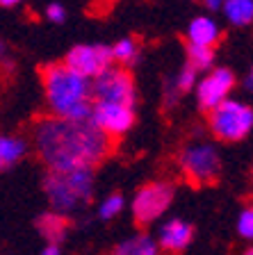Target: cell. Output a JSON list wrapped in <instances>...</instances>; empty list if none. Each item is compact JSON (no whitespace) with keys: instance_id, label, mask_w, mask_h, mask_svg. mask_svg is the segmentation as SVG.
Segmentation results:
<instances>
[{"instance_id":"1","label":"cell","mask_w":253,"mask_h":255,"mask_svg":"<svg viewBox=\"0 0 253 255\" xmlns=\"http://www.w3.org/2000/svg\"><path fill=\"white\" fill-rule=\"evenodd\" d=\"M34 146L53 173L89 169L94 171L112 153V137L89 121L43 117L34 123Z\"/></svg>"},{"instance_id":"2","label":"cell","mask_w":253,"mask_h":255,"mask_svg":"<svg viewBox=\"0 0 253 255\" xmlns=\"http://www.w3.org/2000/svg\"><path fill=\"white\" fill-rule=\"evenodd\" d=\"M43 89L50 110L57 119L69 121H89L91 114V91L89 82L66 69L64 64H46L39 66Z\"/></svg>"},{"instance_id":"3","label":"cell","mask_w":253,"mask_h":255,"mask_svg":"<svg viewBox=\"0 0 253 255\" xmlns=\"http://www.w3.org/2000/svg\"><path fill=\"white\" fill-rule=\"evenodd\" d=\"M43 189H46L55 212L64 217V212H71L75 207L89 203L91 191H94V171L80 169L69 171V173L48 171L46 180H43Z\"/></svg>"},{"instance_id":"4","label":"cell","mask_w":253,"mask_h":255,"mask_svg":"<svg viewBox=\"0 0 253 255\" xmlns=\"http://www.w3.org/2000/svg\"><path fill=\"white\" fill-rule=\"evenodd\" d=\"M253 126V112L251 107L242 105L238 101H224L212 110L210 128L212 132L224 141H240L249 134Z\"/></svg>"},{"instance_id":"5","label":"cell","mask_w":253,"mask_h":255,"mask_svg":"<svg viewBox=\"0 0 253 255\" xmlns=\"http://www.w3.org/2000/svg\"><path fill=\"white\" fill-rule=\"evenodd\" d=\"M91 103H107V105H121L132 110L135 107V82L132 75L123 69H107L94 78L89 87Z\"/></svg>"},{"instance_id":"6","label":"cell","mask_w":253,"mask_h":255,"mask_svg":"<svg viewBox=\"0 0 253 255\" xmlns=\"http://www.w3.org/2000/svg\"><path fill=\"white\" fill-rule=\"evenodd\" d=\"M174 201V187L169 182H148L135 194L132 201V214L139 228L148 226L158 217H162L164 210Z\"/></svg>"},{"instance_id":"7","label":"cell","mask_w":253,"mask_h":255,"mask_svg":"<svg viewBox=\"0 0 253 255\" xmlns=\"http://www.w3.org/2000/svg\"><path fill=\"white\" fill-rule=\"evenodd\" d=\"M180 164H183L185 175L194 185H210L222 173L219 155H217L215 146H210V143H199V146L185 148L183 155H180Z\"/></svg>"},{"instance_id":"8","label":"cell","mask_w":253,"mask_h":255,"mask_svg":"<svg viewBox=\"0 0 253 255\" xmlns=\"http://www.w3.org/2000/svg\"><path fill=\"white\" fill-rule=\"evenodd\" d=\"M112 64V48L110 46H75L69 50L64 66L78 73L80 78H98L100 73H105Z\"/></svg>"},{"instance_id":"9","label":"cell","mask_w":253,"mask_h":255,"mask_svg":"<svg viewBox=\"0 0 253 255\" xmlns=\"http://www.w3.org/2000/svg\"><path fill=\"white\" fill-rule=\"evenodd\" d=\"M89 123H94L98 130H103L107 137H114V134H123L130 130L132 123H135V114H132V110L121 105L91 103Z\"/></svg>"},{"instance_id":"10","label":"cell","mask_w":253,"mask_h":255,"mask_svg":"<svg viewBox=\"0 0 253 255\" xmlns=\"http://www.w3.org/2000/svg\"><path fill=\"white\" fill-rule=\"evenodd\" d=\"M235 87V75L228 69H215L199 85V103L203 110H215L219 103L226 101V96Z\"/></svg>"},{"instance_id":"11","label":"cell","mask_w":253,"mask_h":255,"mask_svg":"<svg viewBox=\"0 0 253 255\" xmlns=\"http://www.w3.org/2000/svg\"><path fill=\"white\" fill-rule=\"evenodd\" d=\"M194 237V228L190 223L180 221V219H174L169 221L167 226L160 233V244H162L164 251H171V253H180L183 249H187Z\"/></svg>"},{"instance_id":"12","label":"cell","mask_w":253,"mask_h":255,"mask_svg":"<svg viewBox=\"0 0 253 255\" xmlns=\"http://www.w3.org/2000/svg\"><path fill=\"white\" fill-rule=\"evenodd\" d=\"M187 34H190L192 46H201V48H212L217 41H219V37H222L217 23L212 21V18H208V16H199V18H194V21L190 23Z\"/></svg>"},{"instance_id":"13","label":"cell","mask_w":253,"mask_h":255,"mask_svg":"<svg viewBox=\"0 0 253 255\" xmlns=\"http://www.w3.org/2000/svg\"><path fill=\"white\" fill-rule=\"evenodd\" d=\"M66 228H69V221L57 212L41 214L37 219V230L41 233V237L46 239L48 244H53V246H59V242L66 235Z\"/></svg>"},{"instance_id":"14","label":"cell","mask_w":253,"mask_h":255,"mask_svg":"<svg viewBox=\"0 0 253 255\" xmlns=\"http://www.w3.org/2000/svg\"><path fill=\"white\" fill-rule=\"evenodd\" d=\"M27 146L23 139L18 137H9V134H0V173L18 162L25 155Z\"/></svg>"},{"instance_id":"15","label":"cell","mask_w":253,"mask_h":255,"mask_svg":"<svg viewBox=\"0 0 253 255\" xmlns=\"http://www.w3.org/2000/svg\"><path fill=\"white\" fill-rule=\"evenodd\" d=\"M110 255H158V244L148 235H135L116 244Z\"/></svg>"},{"instance_id":"16","label":"cell","mask_w":253,"mask_h":255,"mask_svg":"<svg viewBox=\"0 0 253 255\" xmlns=\"http://www.w3.org/2000/svg\"><path fill=\"white\" fill-rule=\"evenodd\" d=\"M226 16L231 18V23L235 25H247L253 18V2L251 0H228L224 2Z\"/></svg>"},{"instance_id":"17","label":"cell","mask_w":253,"mask_h":255,"mask_svg":"<svg viewBox=\"0 0 253 255\" xmlns=\"http://www.w3.org/2000/svg\"><path fill=\"white\" fill-rule=\"evenodd\" d=\"M215 62V50L212 48H201V46H187V66L194 71H206Z\"/></svg>"},{"instance_id":"18","label":"cell","mask_w":253,"mask_h":255,"mask_svg":"<svg viewBox=\"0 0 253 255\" xmlns=\"http://www.w3.org/2000/svg\"><path fill=\"white\" fill-rule=\"evenodd\" d=\"M110 48H112V59H119V62H123V64L137 62L139 48L132 39H121V41H116L114 46H110Z\"/></svg>"},{"instance_id":"19","label":"cell","mask_w":253,"mask_h":255,"mask_svg":"<svg viewBox=\"0 0 253 255\" xmlns=\"http://www.w3.org/2000/svg\"><path fill=\"white\" fill-rule=\"evenodd\" d=\"M123 210V196L121 194H112L105 198V203L100 205V219H112Z\"/></svg>"},{"instance_id":"20","label":"cell","mask_w":253,"mask_h":255,"mask_svg":"<svg viewBox=\"0 0 253 255\" xmlns=\"http://www.w3.org/2000/svg\"><path fill=\"white\" fill-rule=\"evenodd\" d=\"M194 82H196V71L192 69V66H187V64H185V69L180 71V75L176 78L174 87H176V91H178V94H185V91H190L192 87H194Z\"/></svg>"},{"instance_id":"21","label":"cell","mask_w":253,"mask_h":255,"mask_svg":"<svg viewBox=\"0 0 253 255\" xmlns=\"http://www.w3.org/2000/svg\"><path fill=\"white\" fill-rule=\"evenodd\" d=\"M238 233L242 235L244 239H251L253 235V212L251 210H244L238 219Z\"/></svg>"},{"instance_id":"22","label":"cell","mask_w":253,"mask_h":255,"mask_svg":"<svg viewBox=\"0 0 253 255\" xmlns=\"http://www.w3.org/2000/svg\"><path fill=\"white\" fill-rule=\"evenodd\" d=\"M46 16H48V21L62 23L64 18H66V9H64L59 2H50V5L46 7Z\"/></svg>"},{"instance_id":"23","label":"cell","mask_w":253,"mask_h":255,"mask_svg":"<svg viewBox=\"0 0 253 255\" xmlns=\"http://www.w3.org/2000/svg\"><path fill=\"white\" fill-rule=\"evenodd\" d=\"M41 255H62V251H59V246L48 244V246H46V251H43Z\"/></svg>"},{"instance_id":"24","label":"cell","mask_w":253,"mask_h":255,"mask_svg":"<svg viewBox=\"0 0 253 255\" xmlns=\"http://www.w3.org/2000/svg\"><path fill=\"white\" fill-rule=\"evenodd\" d=\"M206 7H208V9H212V11H215V9H219V7H222V2H219V0H208V2H206Z\"/></svg>"},{"instance_id":"25","label":"cell","mask_w":253,"mask_h":255,"mask_svg":"<svg viewBox=\"0 0 253 255\" xmlns=\"http://www.w3.org/2000/svg\"><path fill=\"white\" fill-rule=\"evenodd\" d=\"M18 2L16 0H0V7H5V9H11V7H16Z\"/></svg>"},{"instance_id":"26","label":"cell","mask_w":253,"mask_h":255,"mask_svg":"<svg viewBox=\"0 0 253 255\" xmlns=\"http://www.w3.org/2000/svg\"><path fill=\"white\" fill-rule=\"evenodd\" d=\"M251 82H253V80H251V73H249L247 80H244V87H247V89H251Z\"/></svg>"},{"instance_id":"27","label":"cell","mask_w":253,"mask_h":255,"mask_svg":"<svg viewBox=\"0 0 253 255\" xmlns=\"http://www.w3.org/2000/svg\"><path fill=\"white\" fill-rule=\"evenodd\" d=\"M2 55H5V43L0 41V57H2Z\"/></svg>"},{"instance_id":"28","label":"cell","mask_w":253,"mask_h":255,"mask_svg":"<svg viewBox=\"0 0 253 255\" xmlns=\"http://www.w3.org/2000/svg\"><path fill=\"white\" fill-rule=\"evenodd\" d=\"M244 255H253V251H251V249H247V251H244Z\"/></svg>"}]
</instances>
